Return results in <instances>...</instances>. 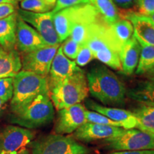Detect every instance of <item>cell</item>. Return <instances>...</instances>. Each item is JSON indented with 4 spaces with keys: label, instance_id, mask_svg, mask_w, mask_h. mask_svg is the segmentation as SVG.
<instances>
[{
    "label": "cell",
    "instance_id": "obj_26",
    "mask_svg": "<svg viewBox=\"0 0 154 154\" xmlns=\"http://www.w3.org/2000/svg\"><path fill=\"white\" fill-rule=\"evenodd\" d=\"M19 2L21 9L34 13H46L51 11L55 6L44 0H21Z\"/></svg>",
    "mask_w": 154,
    "mask_h": 154
},
{
    "label": "cell",
    "instance_id": "obj_27",
    "mask_svg": "<svg viewBox=\"0 0 154 154\" xmlns=\"http://www.w3.org/2000/svg\"><path fill=\"white\" fill-rule=\"evenodd\" d=\"M86 121L88 122L107 125V126H111L115 127H120V128H124L123 125L121 124L120 123L116 122V121L111 120L110 119L107 118L106 116L101 114V113L96 112V111H94L88 110V109H86Z\"/></svg>",
    "mask_w": 154,
    "mask_h": 154
},
{
    "label": "cell",
    "instance_id": "obj_14",
    "mask_svg": "<svg viewBox=\"0 0 154 154\" xmlns=\"http://www.w3.org/2000/svg\"><path fill=\"white\" fill-rule=\"evenodd\" d=\"M79 68V66H77L74 61L63 54L60 46L54 57L47 76L49 89L72 75Z\"/></svg>",
    "mask_w": 154,
    "mask_h": 154
},
{
    "label": "cell",
    "instance_id": "obj_20",
    "mask_svg": "<svg viewBox=\"0 0 154 154\" xmlns=\"http://www.w3.org/2000/svg\"><path fill=\"white\" fill-rule=\"evenodd\" d=\"M17 12L0 19V47L14 49L16 47V29Z\"/></svg>",
    "mask_w": 154,
    "mask_h": 154
},
{
    "label": "cell",
    "instance_id": "obj_23",
    "mask_svg": "<svg viewBox=\"0 0 154 154\" xmlns=\"http://www.w3.org/2000/svg\"><path fill=\"white\" fill-rule=\"evenodd\" d=\"M131 112L137 121L136 128L154 134V105L139 103Z\"/></svg>",
    "mask_w": 154,
    "mask_h": 154
},
{
    "label": "cell",
    "instance_id": "obj_36",
    "mask_svg": "<svg viewBox=\"0 0 154 154\" xmlns=\"http://www.w3.org/2000/svg\"><path fill=\"white\" fill-rule=\"evenodd\" d=\"M143 76H145L147 79L154 81V66L152 69H150L149 71H148L145 74H143Z\"/></svg>",
    "mask_w": 154,
    "mask_h": 154
},
{
    "label": "cell",
    "instance_id": "obj_29",
    "mask_svg": "<svg viewBox=\"0 0 154 154\" xmlns=\"http://www.w3.org/2000/svg\"><path fill=\"white\" fill-rule=\"evenodd\" d=\"M13 89V77L0 79V99L4 103L11 99Z\"/></svg>",
    "mask_w": 154,
    "mask_h": 154
},
{
    "label": "cell",
    "instance_id": "obj_39",
    "mask_svg": "<svg viewBox=\"0 0 154 154\" xmlns=\"http://www.w3.org/2000/svg\"><path fill=\"white\" fill-rule=\"evenodd\" d=\"M17 1H21V0H17ZM44 1L47 2L48 3L51 4V5H55L56 2H57V0H44Z\"/></svg>",
    "mask_w": 154,
    "mask_h": 154
},
{
    "label": "cell",
    "instance_id": "obj_24",
    "mask_svg": "<svg viewBox=\"0 0 154 154\" xmlns=\"http://www.w3.org/2000/svg\"><path fill=\"white\" fill-rule=\"evenodd\" d=\"M92 5L95 7L101 19L108 26L120 19L116 6L112 0H94Z\"/></svg>",
    "mask_w": 154,
    "mask_h": 154
},
{
    "label": "cell",
    "instance_id": "obj_7",
    "mask_svg": "<svg viewBox=\"0 0 154 154\" xmlns=\"http://www.w3.org/2000/svg\"><path fill=\"white\" fill-rule=\"evenodd\" d=\"M101 145L113 151L154 150V134L138 128L125 129L118 136L102 140Z\"/></svg>",
    "mask_w": 154,
    "mask_h": 154
},
{
    "label": "cell",
    "instance_id": "obj_5",
    "mask_svg": "<svg viewBox=\"0 0 154 154\" xmlns=\"http://www.w3.org/2000/svg\"><path fill=\"white\" fill-rule=\"evenodd\" d=\"M11 111H16L41 94H49L47 77L22 70L13 77Z\"/></svg>",
    "mask_w": 154,
    "mask_h": 154
},
{
    "label": "cell",
    "instance_id": "obj_33",
    "mask_svg": "<svg viewBox=\"0 0 154 154\" xmlns=\"http://www.w3.org/2000/svg\"><path fill=\"white\" fill-rule=\"evenodd\" d=\"M11 3L0 4V19L5 18L9 15L16 12V6Z\"/></svg>",
    "mask_w": 154,
    "mask_h": 154
},
{
    "label": "cell",
    "instance_id": "obj_35",
    "mask_svg": "<svg viewBox=\"0 0 154 154\" xmlns=\"http://www.w3.org/2000/svg\"><path fill=\"white\" fill-rule=\"evenodd\" d=\"M106 154H154V150H143V151H116Z\"/></svg>",
    "mask_w": 154,
    "mask_h": 154
},
{
    "label": "cell",
    "instance_id": "obj_18",
    "mask_svg": "<svg viewBox=\"0 0 154 154\" xmlns=\"http://www.w3.org/2000/svg\"><path fill=\"white\" fill-rule=\"evenodd\" d=\"M134 29V36L142 42L154 46V24L149 17L138 13L126 14Z\"/></svg>",
    "mask_w": 154,
    "mask_h": 154
},
{
    "label": "cell",
    "instance_id": "obj_28",
    "mask_svg": "<svg viewBox=\"0 0 154 154\" xmlns=\"http://www.w3.org/2000/svg\"><path fill=\"white\" fill-rule=\"evenodd\" d=\"M61 46L63 54L71 60H75L81 48V44H78L71 37L67 38Z\"/></svg>",
    "mask_w": 154,
    "mask_h": 154
},
{
    "label": "cell",
    "instance_id": "obj_4",
    "mask_svg": "<svg viewBox=\"0 0 154 154\" xmlns=\"http://www.w3.org/2000/svg\"><path fill=\"white\" fill-rule=\"evenodd\" d=\"M54 119V109L49 94H41L16 111L10 121L29 129L49 124Z\"/></svg>",
    "mask_w": 154,
    "mask_h": 154
},
{
    "label": "cell",
    "instance_id": "obj_42",
    "mask_svg": "<svg viewBox=\"0 0 154 154\" xmlns=\"http://www.w3.org/2000/svg\"><path fill=\"white\" fill-rule=\"evenodd\" d=\"M88 1H89L90 2H91V5H92V2H93V1H94V0H88Z\"/></svg>",
    "mask_w": 154,
    "mask_h": 154
},
{
    "label": "cell",
    "instance_id": "obj_3",
    "mask_svg": "<svg viewBox=\"0 0 154 154\" xmlns=\"http://www.w3.org/2000/svg\"><path fill=\"white\" fill-rule=\"evenodd\" d=\"M88 85L86 72L79 68L72 75L49 89V96L58 111L82 103L87 98Z\"/></svg>",
    "mask_w": 154,
    "mask_h": 154
},
{
    "label": "cell",
    "instance_id": "obj_15",
    "mask_svg": "<svg viewBox=\"0 0 154 154\" xmlns=\"http://www.w3.org/2000/svg\"><path fill=\"white\" fill-rule=\"evenodd\" d=\"M85 107L91 111H96L105 116L111 120L120 123L123 125L124 129L135 128L137 126L136 117L131 111L99 104L91 99L86 100Z\"/></svg>",
    "mask_w": 154,
    "mask_h": 154
},
{
    "label": "cell",
    "instance_id": "obj_25",
    "mask_svg": "<svg viewBox=\"0 0 154 154\" xmlns=\"http://www.w3.org/2000/svg\"><path fill=\"white\" fill-rule=\"evenodd\" d=\"M136 38L140 43L141 49L136 74L143 75L154 66V46L149 45L139 38Z\"/></svg>",
    "mask_w": 154,
    "mask_h": 154
},
{
    "label": "cell",
    "instance_id": "obj_32",
    "mask_svg": "<svg viewBox=\"0 0 154 154\" xmlns=\"http://www.w3.org/2000/svg\"><path fill=\"white\" fill-rule=\"evenodd\" d=\"M137 7L138 14L149 16L154 13V0H138Z\"/></svg>",
    "mask_w": 154,
    "mask_h": 154
},
{
    "label": "cell",
    "instance_id": "obj_31",
    "mask_svg": "<svg viewBox=\"0 0 154 154\" xmlns=\"http://www.w3.org/2000/svg\"><path fill=\"white\" fill-rule=\"evenodd\" d=\"M87 4H91V2L88 0H57L52 12L53 14H55L56 12L63 9Z\"/></svg>",
    "mask_w": 154,
    "mask_h": 154
},
{
    "label": "cell",
    "instance_id": "obj_30",
    "mask_svg": "<svg viewBox=\"0 0 154 154\" xmlns=\"http://www.w3.org/2000/svg\"><path fill=\"white\" fill-rule=\"evenodd\" d=\"M94 59L93 53L86 44H83L81 46V48L79 51L78 55L76 58V63L79 67L85 66L88 63Z\"/></svg>",
    "mask_w": 154,
    "mask_h": 154
},
{
    "label": "cell",
    "instance_id": "obj_9",
    "mask_svg": "<svg viewBox=\"0 0 154 154\" xmlns=\"http://www.w3.org/2000/svg\"><path fill=\"white\" fill-rule=\"evenodd\" d=\"M34 134L24 127L8 126L0 131V154H14L32 143Z\"/></svg>",
    "mask_w": 154,
    "mask_h": 154
},
{
    "label": "cell",
    "instance_id": "obj_13",
    "mask_svg": "<svg viewBox=\"0 0 154 154\" xmlns=\"http://www.w3.org/2000/svg\"><path fill=\"white\" fill-rule=\"evenodd\" d=\"M47 46L41 35L32 26L17 16L16 47L19 51L26 53Z\"/></svg>",
    "mask_w": 154,
    "mask_h": 154
},
{
    "label": "cell",
    "instance_id": "obj_1",
    "mask_svg": "<svg viewBox=\"0 0 154 154\" xmlns=\"http://www.w3.org/2000/svg\"><path fill=\"white\" fill-rule=\"evenodd\" d=\"M92 96L107 106H124L126 89L118 76L104 64H96L86 74Z\"/></svg>",
    "mask_w": 154,
    "mask_h": 154
},
{
    "label": "cell",
    "instance_id": "obj_21",
    "mask_svg": "<svg viewBox=\"0 0 154 154\" xmlns=\"http://www.w3.org/2000/svg\"><path fill=\"white\" fill-rule=\"evenodd\" d=\"M108 26L113 41L119 50L134 36V26L131 22L126 19H119L117 22Z\"/></svg>",
    "mask_w": 154,
    "mask_h": 154
},
{
    "label": "cell",
    "instance_id": "obj_10",
    "mask_svg": "<svg viewBox=\"0 0 154 154\" xmlns=\"http://www.w3.org/2000/svg\"><path fill=\"white\" fill-rule=\"evenodd\" d=\"M60 45L47 46L29 52L22 53V69L47 77L51 62Z\"/></svg>",
    "mask_w": 154,
    "mask_h": 154
},
{
    "label": "cell",
    "instance_id": "obj_19",
    "mask_svg": "<svg viewBox=\"0 0 154 154\" xmlns=\"http://www.w3.org/2000/svg\"><path fill=\"white\" fill-rule=\"evenodd\" d=\"M22 69V59L19 51L0 47V79L14 77Z\"/></svg>",
    "mask_w": 154,
    "mask_h": 154
},
{
    "label": "cell",
    "instance_id": "obj_2",
    "mask_svg": "<svg viewBox=\"0 0 154 154\" xmlns=\"http://www.w3.org/2000/svg\"><path fill=\"white\" fill-rule=\"evenodd\" d=\"M93 53L94 59L116 71H121L119 49L113 41L109 26L101 18L90 30L86 44Z\"/></svg>",
    "mask_w": 154,
    "mask_h": 154
},
{
    "label": "cell",
    "instance_id": "obj_17",
    "mask_svg": "<svg viewBox=\"0 0 154 154\" xmlns=\"http://www.w3.org/2000/svg\"><path fill=\"white\" fill-rule=\"evenodd\" d=\"M140 43L135 37L124 44L119 50V56L121 64V71L126 75H131L137 68L140 54Z\"/></svg>",
    "mask_w": 154,
    "mask_h": 154
},
{
    "label": "cell",
    "instance_id": "obj_6",
    "mask_svg": "<svg viewBox=\"0 0 154 154\" xmlns=\"http://www.w3.org/2000/svg\"><path fill=\"white\" fill-rule=\"evenodd\" d=\"M32 154H88L89 149L73 136L49 134L31 143Z\"/></svg>",
    "mask_w": 154,
    "mask_h": 154
},
{
    "label": "cell",
    "instance_id": "obj_16",
    "mask_svg": "<svg viewBox=\"0 0 154 154\" xmlns=\"http://www.w3.org/2000/svg\"><path fill=\"white\" fill-rule=\"evenodd\" d=\"M81 5L63 9L54 14L53 22L60 43L69 37Z\"/></svg>",
    "mask_w": 154,
    "mask_h": 154
},
{
    "label": "cell",
    "instance_id": "obj_43",
    "mask_svg": "<svg viewBox=\"0 0 154 154\" xmlns=\"http://www.w3.org/2000/svg\"></svg>",
    "mask_w": 154,
    "mask_h": 154
},
{
    "label": "cell",
    "instance_id": "obj_44",
    "mask_svg": "<svg viewBox=\"0 0 154 154\" xmlns=\"http://www.w3.org/2000/svg\"></svg>",
    "mask_w": 154,
    "mask_h": 154
},
{
    "label": "cell",
    "instance_id": "obj_38",
    "mask_svg": "<svg viewBox=\"0 0 154 154\" xmlns=\"http://www.w3.org/2000/svg\"><path fill=\"white\" fill-rule=\"evenodd\" d=\"M14 154H30V151L29 150H28L26 148H25V149L21 150L20 151H19L18 153H14Z\"/></svg>",
    "mask_w": 154,
    "mask_h": 154
},
{
    "label": "cell",
    "instance_id": "obj_11",
    "mask_svg": "<svg viewBox=\"0 0 154 154\" xmlns=\"http://www.w3.org/2000/svg\"><path fill=\"white\" fill-rule=\"evenodd\" d=\"M86 110L85 106L80 103L58 111L54 126L56 134H73L81 126L87 122Z\"/></svg>",
    "mask_w": 154,
    "mask_h": 154
},
{
    "label": "cell",
    "instance_id": "obj_41",
    "mask_svg": "<svg viewBox=\"0 0 154 154\" xmlns=\"http://www.w3.org/2000/svg\"><path fill=\"white\" fill-rule=\"evenodd\" d=\"M4 102L2 101V100L1 99H0V110H1V109H2V105L4 104Z\"/></svg>",
    "mask_w": 154,
    "mask_h": 154
},
{
    "label": "cell",
    "instance_id": "obj_37",
    "mask_svg": "<svg viewBox=\"0 0 154 154\" xmlns=\"http://www.w3.org/2000/svg\"><path fill=\"white\" fill-rule=\"evenodd\" d=\"M2 3H11L14 5H17V0H0V4Z\"/></svg>",
    "mask_w": 154,
    "mask_h": 154
},
{
    "label": "cell",
    "instance_id": "obj_12",
    "mask_svg": "<svg viewBox=\"0 0 154 154\" xmlns=\"http://www.w3.org/2000/svg\"><path fill=\"white\" fill-rule=\"evenodd\" d=\"M125 131L124 128L107 125L86 122L73 133L72 136L78 141L89 143L102 140L118 136Z\"/></svg>",
    "mask_w": 154,
    "mask_h": 154
},
{
    "label": "cell",
    "instance_id": "obj_40",
    "mask_svg": "<svg viewBox=\"0 0 154 154\" xmlns=\"http://www.w3.org/2000/svg\"><path fill=\"white\" fill-rule=\"evenodd\" d=\"M146 17H149L150 20H151V22H153V24H154V13H153V14H151L149 15V16H146Z\"/></svg>",
    "mask_w": 154,
    "mask_h": 154
},
{
    "label": "cell",
    "instance_id": "obj_22",
    "mask_svg": "<svg viewBox=\"0 0 154 154\" xmlns=\"http://www.w3.org/2000/svg\"><path fill=\"white\" fill-rule=\"evenodd\" d=\"M126 94L130 99L143 104L154 105V81L146 80L138 83Z\"/></svg>",
    "mask_w": 154,
    "mask_h": 154
},
{
    "label": "cell",
    "instance_id": "obj_8",
    "mask_svg": "<svg viewBox=\"0 0 154 154\" xmlns=\"http://www.w3.org/2000/svg\"><path fill=\"white\" fill-rule=\"evenodd\" d=\"M17 12L19 17L41 35L48 46L60 45L59 36L54 25L52 11L46 13H34L18 9Z\"/></svg>",
    "mask_w": 154,
    "mask_h": 154
},
{
    "label": "cell",
    "instance_id": "obj_34",
    "mask_svg": "<svg viewBox=\"0 0 154 154\" xmlns=\"http://www.w3.org/2000/svg\"><path fill=\"white\" fill-rule=\"evenodd\" d=\"M116 7L121 9H128L137 6L138 0H112Z\"/></svg>",
    "mask_w": 154,
    "mask_h": 154
}]
</instances>
